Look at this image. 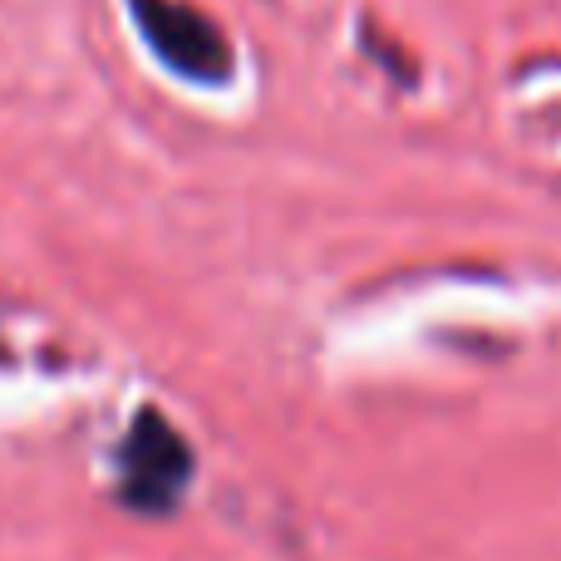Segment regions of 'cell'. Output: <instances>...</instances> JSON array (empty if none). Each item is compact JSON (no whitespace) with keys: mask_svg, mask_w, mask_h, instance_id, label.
I'll use <instances>...</instances> for the list:
<instances>
[{"mask_svg":"<svg viewBox=\"0 0 561 561\" xmlns=\"http://www.w3.org/2000/svg\"><path fill=\"white\" fill-rule=\"evenodd\" d=\"M128 5H134L138 35L173 75L203 79V84L232 75V45H227L222 25H213L197 5L187 0H128Z\"/></svg>","mask_w":561,"mask_h":561,"instance_id":"obj_2","label":"cell"},{"mask_svg":"<svg viewBox=\"0 0 561 561\" xmlns=\"http://www.w3.org/2000/svg\"><path fill=\"white\" fill-rule=\"evenodd\" d=\"M118 478H124V503L138 513H168L183 497L193 478V448L168 424L158 409H144L118 448Z\"/></svg>","mask_w":561,"mask_h":561,"instance_id":"obj_1","label":"cell"}]
</instances>
